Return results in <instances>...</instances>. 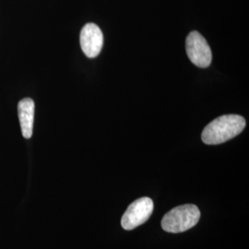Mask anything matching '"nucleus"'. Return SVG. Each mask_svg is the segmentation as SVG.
<instances>
[{"label": "nucleus", "mask_w": 249, "mask_h": 249, "mask_svg": "<svg viewBox=\"0 0 249 249\" xmlns=\"http://www.w3.org/2000/svg\"><path fill=\"white\" fill-rule=\"evenodd\" d=\"M186 50L190 61L198 68H208L213 59L211 47L197 32H191L186 41Z\"/></svg>", "instance_id": "nucleus-3"}, {"label": "nucleus", "mask_w": 249, "mask_h": 249, "mask_svg": "<svg viewBox=\"0 0 249 249\" xmlns=\"http://www.w3.org/2000/svg\"><path fill=\"white\" fill-rule=\"evenodd\" d=\"M153 212V202L150 197H141L125 211L121 224L124 230H133L147 222Z\"/></svg>", "instance_id": "nucleus-4"}, {"label": "nucleus", "mask_w": 249, "mask_h": 249, "mask_svg": "<svg viewBox=\"0 0 249 249\" xmlns=\"http://www.w3.org/2000/svg\"><path fill=\"white\" fill-rule=\"evenodd\" d=\"M80 42L83 53L89 58L96 57L104 45V36L101 29L94 23H87L81 29Z\"/></svg>", "instance_id": "nucleus-5"}, {"label": "nucleus", "mask_w": 249, "mask_h": 249, "mask_svg": "<svg viewBox=\"0 0 249 249\" xmlns=\"http://www.w3.org/2000/svg\"><path fill=\"white\" fill-rule=\"evenodd\" d=\"M246 127V120L238 115H226L216 118L203 130L201 138L205 144L217 145L230 141Z\"/></svg>", "instance_id": "nucleus-1"}, {"label": "nucleus", "mask_w": 249, "mask_h": 249, "mask_svg": "<svg viewBox=\"0 0 249 249\" xmlns=\"http://www.w3.org/2000/svg\"><path fill=\"white\" fill-rule=\"evenodd\" d=\"M35 102L31 98H24L18 104V115L21 133L25 139H31L35 122Z\"/></svg>", "instance_id": "nucleus-6"}, {"label": "nucleus", "mask_w": 249, "mask_h": 249, "mask_svg": "<svg viewBox=\"0 0 249 249\" xmlns=\"http://www.w3.org/2000/svg\"><path fill=\"white\" fill-rule=\"evenodd\" d=\"M200 213L196 206L182 205L164 215L161 221V227L168 232H183L194 227L198 223Z\"/></svg>", "instance_id": "nucleus-2"}]
</instances>
